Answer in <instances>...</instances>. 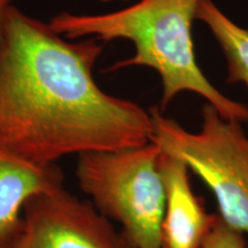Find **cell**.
Returning <instances> with one entry per match:
<instances>
[{"mask_svg": "<svg viewBox=\"0 0 248 248\" xmlns=\"http://www.w3.org/2000/svg\"><path fill=\"white\" fill-rule=\"evenodd\" d=\"M202 248H248V240L246 234L226 224L216 213L213 228Z\"/></svg>", "mask_w": 248, "mask_h": 248, "instance_id": "obj_9", "label": "cell"}, {"mask_svg": "<svg viewBox=\"0 0 248 248\" xmlns=\"http://www.w3.org/2000/svg\"><path fill=\"white\" fill-rule=\"evenodd\" d=\"M61 187L63 173L58 164L39 167L0 152V248L13 246L31 198Z\"/></svg>", "mask_w": 248, "mask_h": 248, "instance_id": "obj_7", "label": "cell"}, {"mask_svg": "<svg viewBox=\"0 0 248 248\" xmlns=\"http://www.w3.org/2000/svg\"><path fill=\"white\" fill-rule=\"evenodd\" d=\"M166 207L161 224V248H202L212 230L215 214L194 193L191 171L181 159L161 151Z\"/></svg>", "mask_w": 248, "mask_h": 248, "instance_id": "obj_6", "label": "cell"}, {"mask_svg": "<svg viewBox=\"0 0 248 248\" xmlns=\"http://www.w3.org/2000/svg\"><path fill=\"white\" fill-rule=\"evenodd\" d=\"M197 20L208 27L226 59L228 82L248 88V30L231 20L213 0H201Z\"/></svg>", "mask_w": 248, "mask_h": 248, "instance_id": "obj_8", "label": "cell"}, {"mask_svg": "<svg viewBox=\"0 0 248 248\" xmlns=\"http://www.w3.org/2000/svg\"><path fill=\"white\" fill-rule=\"evenodd\" d=\"M121 1H123V2H128V1H133V0H121ZM136 1V0H135Z\"/></svg>", "mask_w": 248, "mask_h": 248, "instance_id": "obj_11", "label": "cell"}, {"mask_svg": "<svg viewBox=\"0 0 248 248\" xmlns=\"http://www.w3.org/2000/svg\"><path fill=\"white\" fill-rule=\"evenodd\" d=\"M201 0H136L128 7L102 14L61 12L49 27L70 40L97 38L100 42L126 39L131 57L108 68L148 67L159 74L162 84L161 107L166 108L182 92L197 93L226 120L248 122L246 105L226 97L204 76L198 64L192 37Z\"/></svg>", "mask_w": 248, "mask_h": 248, "instance_id": "obj_2", "label": "cell"}, {"mask_svg": "<svg viewBox=\"0 0 248 248\" xmlns=\"http://www.w3.org/2000/svg\"><path fill=\"white\" fill-rule=\"evenodd\" d=\"M11 248H135L91 201L66 188L37 194L28 201L22 225Z\"/></svg>", "mask_w": 248, "mask_h": 248, "instance_id": "obj_5", "label": "cell"}, {"mask_svg": "<svg viewBox=\"0 0 248 248\" xmlns=\"http://www.w3.org/2000/svg\"><path fill=\"white\" fill-rule=\"evenodd\" d=\"M102 51L97 38L73 42L12 6L0 22V152L51 167L152 141L150 109L95 82Z\"/></svg>", "mask_w": 248, "mask_h": 248, "instance_id": "obj_1", "label": "cell"}, {"mask_svg": "<svg viewBox=\"0 0 248 248\" xmlns=\"http://www.w3.org/2000/svg\"><path fill=\"white\" fill-rule=\"evenodd\" d=\"M160 155V147L153 141L78 155L79 188L101 215L119 223L135 248H161L166 191Z\"/></svg>", "mask_w": 248, "mask_h": 248, "instance_id": "obj_3", "label": "cell"}, {"mask_svg": "<svg viewBox=\"0 0 248 248\" xmlns=\"http://www.w3.org/2000/svg\"><path fill=\"white\" fill-rule=\"evenodd\" d=\"M15 0H0V22H1L2 17L7 13V11L12 6H14Z\"/></svg>", "mask_w": 248, "mask_h": 248, "instance_id": "obj_10", "label": "cell"}, {"mask_svg": "<svg viewBox=\"0 0 248 248\" xmlns=\"http://www.w3.org/2000/svg\"><path fill=\"white\" fill-rule=\"evenodd\" d=\"M150 113L152 141L181 159L204 183L226 224L248 234V138L243 123L224 119L208 102L202 106L197 132L184 129L159 107Z\"/></svg>", "mask_w": 248, "mask_h": 248, "instance_id": "obj_4", "label": "cell"}]
</instances>
